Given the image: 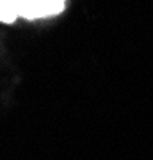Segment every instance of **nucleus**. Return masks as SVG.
Segmentation results:
<instances>
[{
  "label": "nucleus",
  "instance_id": "2",
  "mask_svg": "<svg viewBox=\"0 0 153 160\" xmlns=\"http://www.w3.org/2000/svg\"><path fill=\"white\" fill-rule=\"evenodd\" d=\"M18 16L19 15L15 0H0V21L5 24H11Z\"/></svg>",
  "mask_w": 153,
  "mask_h": 160
},
{
  "label": "nucleus",
  "instance_id": "1",
  "mask_svg": "<svg viewBox=\"0 0 153 160\" xmlns=\"http://www.w3.org/2000/svg\"><path fill=\"white\" fill-rule=\"evenodd\" d=\"M35 2L38 10V18L56 16L66 7V0H35Z\"/></svg>",
  "mask_w": 153,
  "mask_h": 160
},
{
  "label": "nucleus",
  "instance_id": "3",
  "mask_svg": "<svg viewBox=\"0 0 153 160\" xmlns=\"http://www.w3.org/2000/svg\"><path fill=\"white\" fill-rule=\"evenodd\" d=\"M15 2H16V7H18V10L22 7V5H26V3H29L30 2V0H15Z\"/></svg>",
  "mask_w": 153,
  "mask_h": 160
}]
</instances>
